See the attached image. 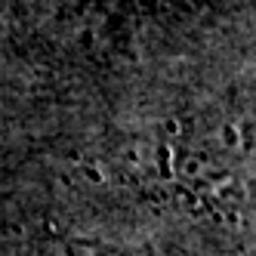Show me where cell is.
<instances>
[{
  "mask_svg": "<svg viewBox=\"0 0 256 256\" xmlns=\"http://www.w3.org/2000/svg\"><path fill=\"white\" fill-rule=\"evenodd\" d=\"M40 256H170V253H154V250H130L102 238H86V234H71V232H46L38 241Z\"/></svg>",
  "mask_w": 256,
  "mask_h": 256,
  "instance_id": "3957f363",
  "label": "cell"
},
{
  "mask_svg": "<svg viewBox=\"0 0 256 256\" xmlns=\"http://www.w3.org/2000/svg\"><path fill=\"white\" fill-rule=\"evenodd\" d=\"M12 12L22 44L65 78L126 74L192 22L173 0H19Z\"/></svg>",
  "mask_w": 256,
  "mask_h": 256,
  "instance_id": "7a4b0ae2",
  "label": "cell"
},
{
  "mask_svg": "<svg viewBox=\"0 0 256 256\" xmlns=\"http://www.w3.org/2000/svg\"><path fill=\"white\" fill-rule=\"evenodd\" d=\"M86 170L152 210L250 238L253 154L241 108L210 105L112 136L86 158Z\"/></svg>",
  "mask_w": 256,
  "mask_h": 256,
  "instance_id": "6da1fadb",
  "label": "cell"
}]
</instances>
